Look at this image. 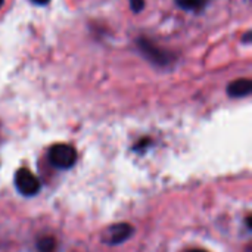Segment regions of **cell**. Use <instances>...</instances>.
<instances>
[{"instance_id": "1", "label": "cell", "mask_w": 252, "mask_h": 252, "mask_svg": "<svg viewBox=\"0 0 252 252\" xmlns=\"http://www.w3.org/2000/svg\"><path fill=\"white\" fill-rule=\"evenodd\" d=\"M137 46H139V50L142 52V55L148 61H151L152 63H155V65L164 66V65H168L171 62V59H173L171 58V53H168L167 50L158 47L157 44H154L148 38H139Z\"/></svg>"}, {"instance_id": "2", "label": "cell", "mask_w": 252, "mask_h": 252, "mask_svg": "<svg viewBox=\"0 0 252 252\" xmlns=\"http://www.w3.org/2000/svg\"><path fill=\"white\" fill-rule=\"evenodd\" d=\"M49 159L58 168H69L77 161V152L72 146L59 143L49 151Z\"/></svg>"}, {"instance_id": "3", "label": "cell", "mask_w": 252, "mask_h": 252, "mask_svg": "<svg viewBox=\"0 0 252 252\" xmlns=\"http://www.w3.org/2000/svg\"><path fill=\"white\" fill-rule=\"evenodd\" d=\"M15 185L18 190L25 195V196H32L38 192L40 189V182L38 179L27 168H21L16 176H15Z\"/></svg>"}, {"instance_id": "4", "label": "cell", "mask_w": 252, "mask_h": 252, "mask_svg": "<svg viewBox=\"0 0 252 252\" xmlns=\"http://www.w3.org/2000/svg\"><path fill=\"white\" fill-rule=\"evenodd\" d=\"M131 233H133V227L130 224H126V223L114 224L106 229V232L103 235V242H106L109 245H117V244H121L126 239H128L131 236Z\"/></svg>"}, {"instance_id": "5", "label": "cell", "mask_w": 252, "mask_h": 252, "mask_svg": "<svg viewBox=\"0 0 252 252\" xmlns=\"http://www.w3.org/2000/svg\"><path fill=\"white\" fill-rule=\"evenodd\" d=\"M252 92V83L250 78H239L229 84L227 94L232 97H245Z\"/></svg>"}, {"instance_id": "6", "label": "cell", "mask_w": 252, "mask_h": 252, "mask_svg": "<svg viewBox=\"0 0 252 252\" xmlns=\"http://www.w3.org/2000/svg\"><path fill=\"white\" fill-rule=\"evenodd\" d=\"M176 3L186 10H199L205 6L207 0H176Z\"/></svg>"}, {"instance_id": "7", "label": "cell", "mask_w": 252, "mask_h": 252, "mask_svg": "<svg viewBox=\"0 0 252 252\" xmlns=\"http://www.w3.org/2000/svg\"><path fill=\"white\" fill-rule=\"evenodd\" d=\"M55 248H56V242L50 236L41 238L37 242V250H38V252H55Z\"/></svg>"}, {"instance_id": "8", "label": "cell", "mask_w": 252, "mask_h": 252, "mask_svg": "<svg viewBox=\"0 0 252 252\" xmlns=\"http://www.w3.org/2000/svg\"><path fill=\"white\" fill-rule=\"evenodd\" d=\"M130 6L133 12H140L145 6V0H130Z\"/></svg>"}, {"instance_id": "9", "label": "cell", "mask_w": 252, "mask_h": 252, "mask_svg": "<svg viewBox=\"0 0 252 252\" xmlns=\"http://www.w3.org/2000/svg\"><path fill=\"white\" fill-rule=\"evenodd\" d=\"M31 1H34L37 4H46V3H49V0H31Z\"/></svg>"}, {"instance_id": "10", "label": "cell", "mask_w": 252, "mask_h": 252, "mask_svg": "<svg viewBox=\"0 0 252 252\" xmlns=\"http://www.w3.org/2000/svg\"><path fill=\"white\" fill-rule=\"evenodd\" d=\"M250 38H251V32H247V35H245V41H250Z\"/></svg>"}, {"instance_id": "11", "label": "cell", "mask_w": 252, "mask_h": 252, "mask_svg": "<svg viewBox=\"0 0 252 252\" xmlns=\"http://www.w3.org/2000/svg\"><path fill=\"white\" fill-rule=\"evenodd\" d=\"M190 252H207V251H202V250H196V251H190Z\"/></svg>"}, {"instance_id": "12", "label": "cell", "mask_w": 252, "mask_h": 252, "mask_svg": "<svg viewBox=\"0 0 252 252\" xmlns=\"http://www.w3.org/2000/svg\"><path fill=\"white\" fill-rule=\"evenodd\" d=\"M1 4H3V0H0V6H1Z\"/></svg>"}]
</instances>
